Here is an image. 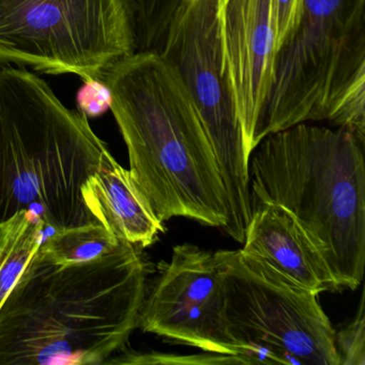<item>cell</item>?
I'll use <instances>...</instances> for the list:
<instances>
[{
    "instance_id": "cell-18",
    "label": "cell",
    "mask_w": 365,
    "mask_h": 365,
    "mask_svg": "<svg viewBox=\"0 0 365 365\" xmlns=\"http://www.w3.org/2000/svg\"><path fill=\"white\" fill-rule=\"evenodd\" d=\"M76 96V106L81 114L87 119L98 118L110 110L112 96L103 80L87 78L83 81Z\"/></svg>"
},
{
    "instance_id": "cell-15",
    "label": "cell",
    "mask_w": 365,
    "mask_h": 365,
    "mask_svg": "<svg viewBox=\"0 0 365 365\" xmlns=\"http://www.w3.org/2000/svg\"><path fill=\"white\" fill-rule=\"evenodd\" d=\"M179 0H131L136 51L155 50Z\"/></svg>"
},
{
    "instance_id": "cell-16",
    "label": "cell",
    "mask_w": 365,
    "mask_h": 365,
    "mask_svg": "<svg viewBox=\"0 0 365 365\" xmlns=\"http://www.w3.org/2000/svg\"><path fill=\"white\" fill-rule=\"evenodd\" d=\"M106 364H251L247 358L235 354L204 351L193 356L162 354V352L125 351L108 359Z\"/></svg>"
},
{
    "instance_id": "cell-10",
    "label": "cell",
    "mask_w": 365,
    "mask_h": 365,
    "mask_svg": "<svg viewBox=\"0 0 365 365\" xmlns=\"http://www.w3.org/2000/svg\"><path fill=\"white\" fill-rule=\"evenodd\" d=\"M224 76L247 155L257 146L277 58L275 0H217Z\"/></svg>"
},
{
    "instance_id": "cell-7",
    "label": "cell",
    "mask_w": 365,
    "mask_h": 365,
    "mask_svg": "<svg viewBox=\"0 0 365 365\" xmlns=\"http://www.w3.org/2000/svg\"><path fill=\"white\" fill-rule=\"evenodd\" d=\"M228 331L252 364L339 365L318 294L239 250L215 252Z\"/></svg>"
},
{
    "instance_id": "cell-6",
    "label": "cell",
    "mask_w": 365,
    "mask_h": 365,
    "mask_svg": "<svg viewBox=\"0 0 365 365\" xmlns=\"http://www.w3.org/2000/svg\"><path fill=\"white\" fill-rule=\"evenodd\" d=\"M134 52L131 0H0V67L102 80Z\"/></svg>"
},
{
    "instance_id": "cell-1",
    "label": "cell",
    "mask_w": 365,
    "mask_h": 365,
    "mask_svg": "<svg viewBox=\"0 0 365 365\" xmlns=\"http://www.w3.org/2000/svg\"><path fill=\"white\" fill-rule=\"evenodd\" d=\"M142 250L119 243L82 264L34 256L0 307V365H102L138 329L148 285Z\"/></svg>"
},
{
    "instance_id": "cell-3",
    "label": "cell",
    "mask_w": 365,
    "mask_h": 365,
    "mask_svg": "<svg viewBox=\"0 0 365 365\" xmlns=\"http://www.w3.org/2000/svg\"><path fill=\"white\" fill-rule=\"evenodd\" d=\"M364 142L348 130L299 123L266 136L250 155L252 207L287 209L319 250L341 290L365 267Z\"/></svg>"
},
{
    "instance_id": "cell-4",
    "label": "cell",
    "mask_w": 365,
    "mask_h": 365,
    "mask_svg": "<svg viewBox=\"0 0 365 365\" xmlns=\"http://www.w3.org/2000/svg\"><path fill=\"white\" fill-rule=\"evenodd\" d=\"M108 150L78 110L46 81L21 67H0V222L26 211L56 230L98 222L82 187Z\"/></svg>"
},
{
    "instance_id": "cell-19",
    "label": "cell",
    "mask_w": 365,
    "mask_h": 365,
    "mask_svg": "<svg viewBox=\"0 0 365 365\" xmlns=\"http://www.w3.org/2000/svg\"><path fill=\"white\" fill-rule=\"evenodd\" d=\"M303 12V0H275L277 54L296 33Z\"/></svg>"
},
{
    "instance_id": "cell-17",
    "label": "cell",
    "mask_w": 365,
    "mask_h": 365,
    "mask_svg": "<svg viewBox=\"0 0 365 365\" xmlns=\"http://www.w3.org/2000/svg\"><path fill=\"white\" fill-rule=\"evenodd\" d=\"M334 341L339 365H365V314L363 294L356 315L339 332L335 331Z\"/></svg>"
},
{
    "instance_id": "cell-8",
    "label": "cell",
    "mask_w": 365,
    "mask_h": 365,
    "mask_svg": "<svg viewBox=\"0 0 365 365\" xmlns=\"http://www.w3.org/2000/svg\"><path fill=\"white\" fill-rule=\"evenodd\" d=\"M217 0H179L158 51L189 91L212 147L227 196L224 232L242 243L252 215L249 155L223 71Z\"/></svg>"
},
{
    "instance_id": "cell-9",
    "label": "cell",
    "mask_w": 365,
    "mask_h": 365,
    "mask_svg": "<svg viewBox=\"0 0 365 365\" xmlns=\"http://www.w3.org/2000/svg\"><path fill=\"white\" fill-rule=\"evenodd\" d=\"M138 328L202 351L247 358L226 324L217 254L197 245H175L170 262L159 264L147 285Z\"/></svg>"
},
{
    "instance_id": "cell-14",
    "label": "cell",
    "mask_w": 365,
    "mask_h": 365,
    "mask_svg": "<svg viewBox=\"0 0 365 365\" xmlns=\"http://www.w3.org/2000/svg\"><path fill=\"white\" fill-rule=\"evenodd\" d=\"M120 242L106 226L93 222L46 235L36 257L61 266L82 264L114 251Z\"/></svg>"
},
{
    "instance_id": "cell-12",
    "label": "cell",
    "mask_w": 365,
    "mask_h": 365,
    "mask_svg": "<svg viewBox=\"0 0 365 365\" xmlns=\"http://www.w3.org/2000/svg\"><path fill=\"white\" fill-rule=\"evenodd\" d=\"M82 196L91 215L119 241L143 250L165 232L130 170L108 149L97 172L83 185Z\"/></svg>"
},
{
    "instance_id": "cell-11",
    "label": "cell",
    "mask_w": 365,
    "mask_h": 365,
    "mask_svg": "<svg viewBox=\"0 0 365 365\" xmlns=\"http://www.w3.org/2000/svg\"><path fill=\"white\" fill-rule=\"evenodd\" d=\"M242 245V254L299 287L317 294L341 292L319 250L296 217L279 205L252 207Z\"/></svg>"
},
{
    "instance_id": "cell-2",
    "label": "cell",
    "mask_w": 365,
    "mask_h": 365,
    "mask_svg": "<svg viewBox=\"0 0 365 365\" xmlns=\"http://www.w3.org/2000/svg\"><path fill=\"white\" fill-rule=\"evenodd\" d=\"M102 80L129 155L130 173L164 223L182 217L224 230L227 196L197 108L158 50L136 51Z\"/></svg>"
},
{
    "instance_id": "cell-5",
    "label": "cell",
    "mask_w": 365,
    "mask_h": 365,
    "mask_svg": "<svg viewBox=\"0 0 365 365\" xmlns=\"http://www.w3.org/2000/svg\"><path fill=\"white\" fill-rule=\"evenodd\" d=\"M309 121L365 143V0H303L300 24L277 52L257 143Z\"/></svg>"
},
{
    "instance_id": "cell-13",
    "label": "cell",
    "mask_w": 365,
    "mask_h": 365,
    "mask_svg": "<svg viewBox=\"0 0 365 365\" xmlns=\"http://www.w3.org/2000/svg\"><path fill=\"white\" fill-rule=\"evenodd\" d=\"M44 237L43 224L26 211L0 222V307Z\"/></svg>"
}]
</instances>
